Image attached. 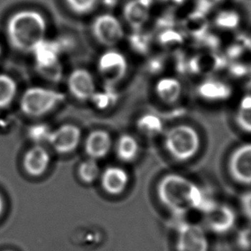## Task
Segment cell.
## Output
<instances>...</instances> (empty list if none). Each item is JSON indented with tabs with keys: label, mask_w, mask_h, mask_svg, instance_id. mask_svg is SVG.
Segmentation results:
<instances>
[{
	"label": "cell",
	"mask_w": 251,
	"mask_h": 251,
	"mask_svg": "<svg viewBox=\"0 0 251 251\" xmlns=\"http://www.w3.org/2000/svg\"><path fill=\"white\" fill-rule=\"evenodd\" d=\"M156 194L164 207L181 216L190 210H200L205 214L217 203L192 180L177 173L162 176L157 183Z\"/></svg>",
	"instance_id": "6da1fadb"
},
{
	"label": "cell",
	"mask_w": 251,
	"mask_h": 251,
	"mask_svg": "<svg viewBox=\"0 0 251 251\" xmlns=\"http://www.w3.org/2000/svg\"><path fill=\"white\" fill-rule=\"evenodd\" d=\"M48 24L42 14L23 10L8 19L6 34L11 47L21 52H33L46 40Z\"/></svg>",
	"instance_id": "7a4b0ae2"
},
{
	"label": "cell",
	"mask_w": 251,
	"mask_h": 251,
	"mask_svg": "<svg viewBox=\"0 0 251 251\" xmlns=\"http://www.w3.org/2000/svg\"><path fill=\"white\" fill-rule=\"evenodd\" d=\"M164 148L169 156L177 162H187L197 155L201 149V137L194 127L177 125L164 135Z\"/></svg>",
	"instance_id": "3957f363"
},
{
	"label": "cell",
	"mask_w": 251,
	"mask_h": 251,
	"mask_svg": "<svg viewBox=\"0 0 251 251\" xmlns=\"http://www.w3.org/2000/svg\"><path fill=\"white\" fill-rule=\"evenodd\" d=\"M65 100L61 92L45 87H30L22 95L19 102L24 115L30 118H41L52 112Z\"/></svg>",
	"instance_id": "277c9868"
},
{
	"label": "cell",
	"mask_w": 251,
	"mask_h": 251,
	"mask_svg": "<svg viewBox=\"0 0 251 251\" xmlns=\"http://www.w3.org/2000/svg\"><path fill=\"white\" fill-rule=\"evenodd\" d=\"M128 63L126 57L119 51L109 50L100 57L98 72L105 84L113 87L126 77Z\"/></svg>",
	"instance_id": "5b68a950"
},
{
	"label": "cell",
	"mask_w": 251,
	"mask_h": 251,
	"mask_svg": "<svg viewBox=\"0 0 251 251\" xmlns=\"http://www.w3.org/2000/svg\"><path fill=\"white\" fill-rule=\"evenodd\" d=\"M38 72L51 81H59L62 77V68L58 60V48L53 43L45 40L33 52Z\"/></svg>",
	"instance_id": "8992f818"
},
{
	"label": "cell",
	"mask_w": 251,
	"mask_h": 251,
	"mask_svg": "<svg viewBox=\"0 0 251 251\" xmlns=\"http://www.w3.org/2000/svg\"><path fill=\"white\" fill-rule=\"evenodd\" d=\"M176 251H209L206 231L200 226L183 222L176 229Z\"/></svg>",
	"instance_id": "52a82bcc"
},
{
	"label": "cell",
	"mask_w": 251,
	"mask_h": 251,
	"mask_svg": "<svg viewBox=\"0 0 251 251\" xmlns=\"http://www.w3.org/2000/svg\"><path fill=\"white\" fill-rule=\"evenodd\" d=\"M228 172L232 180L241 185H251V143L237 147L228 160Z\"/></svg>",
	"instance_id": "ba28073f"
},
{
	"label": "cell",
	"mask_w": 251,
	"mask_h": 251,
	"mask_svg": "<svg viewBox=\"0 0 251 251\" xmlns=\"http://www.w3.org/2000/svg\"><path fill=\"white\" fill-rule=\"evenodd\" d=\"M92 32L100 44L112 48L122 41L125 31L117 17L110 14H103L95 19Z\"/></svg>",
	"instance_id": "9c48e42d"
},
{
	"label": "cell",
	"mask_w": 251,
	"mask_h": 251,
	"mask_svg": "<svg viewBox=\"0 0 251 251\" xmlns=\"http://www.w3.org/2000/svg\"><path fill=\"white\" fill-rule=\"evenodd\" d=\"M82 140V130L78 126L65 124L51 129L48 143L59 154H69L76 150Z\"/></svg>",
	"instance_id": "30bf717a"
},
{
	"label": "cell",
	"mask_w": 251,
	"mask_h": 251,
	"mask_svg": "<svg viewBox=\"0 0 251 251\" xmlns=\"http://www.w3.org/2000/svg\"><path fill=\"white\" fill-rule=\"evenodd\" d=\"M204 215L206 226L214 234L227 233L234 228L237 222L234 209L226 204H215Z\"/></svg>",
	"instance_id": "8fae6325"
},
{
	"label": "cell",
	"mask_w": 251,
	"mask_h": 251,
	"mask_svg": "<svg viewBox=\"0 0 251 251\" xmlns=\"http://www.w3.org/2000/svg\"><path fill=\"white\" fill-rule=\"evenodd\" d=\"M67 88L70 94L79 101L91 100L96 90V83L90 72L77 68L69 75Z\"/></svg>",
	"instance_id": "7c38bea8"
},
{
	"label": "cell",
	"mask_w": 251,
	"mask_h": 251,
	"mask_svg": "<svg viewBox=\"0 0 251 251\" xmlns=\"http://www.w3.org/2000/svg\"><path fill=\"white\" fill-rule=\"evenodd\" d=\"M51 164V154L41 144L31 147L24 154L23 167L25 173L33 177L43 176Z\"/></svg>",
	"instance_id": "4fadbf2b"
},
{
	"label": "cell",
	"mask_w": 251,
	"mask_h": 251,
	"mask_svg": "<svg viewBox=\"0 0 251 251\" xmlns=\"http://www.w3.org/2000/svg\"><path fill=\"white\" fill-rule=\"evenodd\" d=\"M102 190L110 196H119L129 185V175L123 167L111 166L106 167L100 176Z\"/></svg>",
	"instance_id": "5bb4252c"
},
{
	"label": "cell",
	"mask_w": 251,
	"mask_h": 251,
	"mask_svg": "<svg viewBox=\"0 0 251 251\" xmlns=\"http://www.w3.org/2000/svg\"><path fill=\"white\" fill-rule=\"evenodd\" d=\"M112 148V138L105 129H95L88 133L84 143V151L88 158L101 160L107 156Z\"/></svg>",
	"instance_id": "9a60e30c"
},
{
	"label": "cell",
	"mask_w": 251,
	"mask_h": 251,
	"mask_svg": "<svg viewBox=\"0 0 251 251\" xmlns=\"http://www.w3.org/2000/svg\"><path fill=\"white\" fill-rule=\"evenodd\" d=\"M183 92L182 83L178 79L166 76L159 79L154 86V93L160 101L173 105L179 100Z\"/></svg>",
	"instance_id": "2e32d148"
},
{
	"label": "cell",
	"mask_w": 251,
	"mask_h": 251,
	"mask_svg": "<svg viewBox=\"0 0 251 251\" xmlns=\"http://www.w3.org/2000/svg\"><path fill=\"white\" fill-rule=\"evenodd\" d=\"M231 88L226 82L209 78L205 80L198 87V94L201 98L208 101H222L231 95Z\"/></svg>",
	"instance_id": "e0dca14e"
},
{
	"label": "cell",
	"mask_w": 251,
	"mask_h": 251,
	"mask_svg": "<svg viewBox=\"0 0 251 251\" xmlns=\"http://www.w3.org/2000/svg\"><path fill=\"white\" fill-rule=\"evenodd\" d=\"M127 23L135 28L143 27L150 17V7L144 0H132L127 3L125 11Z\"/></svg>",
	"instance_id": "ac0fdd59"
},
{
	"label": "cell",
	"mask_w": 251,
	"mask_h": 251,
	"mask_svg": "<svg viewBox=\"0 0 251 251\" xmlns=\"http://www.w3.org/2000/svg\"><path fill=\"white\" fill-rule=\"evenodd\" d=\"M116 155L125 163H130L139 155L140 145L135 136L123 134L118 138L115 145Z\"/></svg>",
	"instance_id": "d6986e66"
},
{
	"label": "cell",
	"mask_w": 251,
	"mask_h": 251,
	"mask_svg": "<svg viewBox=\"0 0 251 251\" xmlns=\"http://www.w3.org/2000/svg\"><path fill=\"white\" fill-rule=\"evenodd\" d=\"M234 119L238 129L251 134V95H245L240 100Z\"/></svg>",
	"instance_id": "ffe728a7"
},
{
	"label": "cell",
	"mask_w": 251,
	"mask_h": 251,
	"mask_svg": "<svg viewBox=\"0 0 251 251\" xmlns=\"http://www.w3.org/2000/svg\"><path fill=\"white\" fill-rule=\"evenodd\" d=\"M17 94V83L15 79L7 74H0V110L10 106Z\"/></svg>",
	"instance_id": "44dd1931"
},
{
	"label": "cell",
	"mask_w": 251,
	"mask_h": 251,
	"mask_svg": "<svg viewBox=\"0 0 251 251\" xmlns=\"http://www.w3.org/2000/svg\"><path fill=\"white\" fill-rule=\"evenodd\" d=\"M136 127L143 135L150 137L160 135L163 131L162 120L155 115L145 114L138 119Z\"/></svg>",
	"instance_id": "7402d4cb"
},
{
	"label": "cell",
	"mask_w": 251,
	"mask_h": 251,
	"mask_svg": "<svg viewBox=\"0 0 251 251\" xmlns=\"http://www.w3.org/2000/svg\"><path fill=\"white\" fill-rule=\"evenodd\" d=\"M100 170L98 160L88 158L79 164L77 167V176L82 183L92 184L100 178Z\"/></svg>",
	"instance_id": "603a6c76"
},
{
	"label": "cell",
	"mask_w": 251,
	"mask_h": 251,
	"mask_svg": "<svg viewBox=\"0 0 251 251\" xmlns=\"http://www.w3.org/2000/svg\"><path fill=\"white\" fill-rule=\"evenodd\" d=\"M65 2L73 12L84 15L95 9L97 0H65Z\"/></svg>",
	"instance_id": "cb8c5ba5"
},
{
	"label": "cell",
	"mask_w": 251,
	"mask_h": 251,
	"mask_svg": "<svg viewBox=\"0 0 251 251\" xmlns=\"http://www.w3.org/2000/svg\"><path fill=\"white\" fill-rule=\"evenodd\" d=\"M239 16L234 11L221 12L217 18V24L224 29H234L239 24Z\"/></svg>",
	"instance_id": "d4e9b609"
},
{
	"label": "cell",
	"mask_w": 251,
	"mask_h": 251,
	"mask_svg": "<svg viewBox=\"0 0 251 251\" xmlns=\"http://www.w3.org/2000/svg\"><path fill=\"white\" fill-rule=\"evenodd\" d=\"M51 129L45 125H37L31 128L29 130V136L36 144H41L42 142L48 143V137L51 133Z\"/></svg>",
	"instance_id": "484cf974"
},
{
	"label": "cell",
	"mask_w": 251,
	"mask_h": 251,
	"mask_svg": "<svg viewBox=\"0 0 251 251\" xmlns=\"http://www.w3.org/2000/svg\"><path fill=\"white\" fill-rule=\"evenodd\" d=\"M239 203L245 218L251 222V190L242 194Z\"/></svg>",
	"instance_id": "4316f807"
},
{
	"label": "cell",
	"mask_w": 251,
	"mask_h": 251,
	"mask_svg": "<svg viewBox=\"0 0 251 251\" xmlns=\"http://www.w3.org/2000/svg\"><path fill=\"white\" fill-rule=\"evenodd\" d=\"M201 5L203 9H210L221 2V0H199Z\"/></svg>",
	"instance_id": "83f0119b"
},
{
	"label": "cell",
	"mask_w": 251,
	"mask_h": 251,
	"mask_svg": "<svg viewBox=\"0 0 251 251\" xmlns=\"http://www.w3.org/2000/svg\"><path fill=\"white\" fill-rule=\"evenodd\" d=\"M4 209V201H3V197L0 195V217L2 216Z\"/></svg>",
	"instance_id": "f1b7e54d"
},
{
	"label": "cell",
	"mask_w": 251,
	"mask_h": 251,
	"mask_svg": "<svg viewBox=\"0 0 251 251\" xmlns=\"http://www.w3.org/2000/svg\"><path fill=\"white\" fill-rule=\"evenodd\" d=\"M2 54V48H1V45H0V56Z\"/></svg>",
	"instance_id": "f546056e"
},
{
	"label": "cell",
	"mask_w": 251,
	"mask_h": 251,
	"mask_svg": "<svg viewBox=\"0 0 251 251\" xmlns=\"http://www.w3.org/2000/svg\"></svg>",
	"instance_id": "4dcf8cb0"
}]
</instances>
